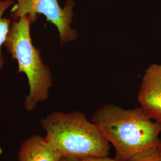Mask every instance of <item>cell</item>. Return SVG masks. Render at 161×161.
Segmentation results:
<instances>
[{"instance_id":"6da1fadb","label":"cell","mask_w":161,"mask_h":161,"mask_svg":"<svg viewBox=\"0 0 161 161\" xmlns=\"http://www.w3.org/2000/svg\"><path fill=\"white\" fill-rule=\"evenodd\" d=\"M92 121L114 146L117 161H131L161 147V122L153 119L141 106L125 109L106 104L94 113Z\"/></svg>"},{"instance_id":"7a4b0ae2","label":"cell","mask_w":161,"mask_h":161,"mask_svg":"<svg viewBox=\"0 0 161 161\" xmlns=\"http://www.w3.org/2000/svg\"><path fill=\"white\" fill-rule=\"evenodd\" d=\"M40 122L45 138L62 156L80 159L109 155V143L82 112H53Z\"/></svg>"},{"instance_id":"3957f363","label":"cell","mask_w":161,"mask_h":161,"mask_svg":"<svg viewBox=\"0 0 161 161\" xmlns=\"http://www.w3.org/2000/svg\"><path fill=\"white\" fill-rule=\"evenodd\" d=\"M34 22L30 15L13 21L4 44L17 61L18 73L25 74L28 80L29 94L25 103L27 111L34 109L39 102L46 100L53 82L50 68L44 63L40 50L32 41L31 25Z\"/></svg>"},{"instance_id":"277c9868","label":"cell","mask_w":161,"mask_h":161,"mask_svg":"<svg viewBox=\"0 0 161 161\" xmlns=\"http://www.w3.org/2000/svg\"><path fill=\"white\" fill-rule=\"evenodd\" d=\"M74 2L69 0L64 8L58 0H17L12 7L11 16L15 20L24 15H30L34 21L37 20V14H42L47 22L54 25L58 29L62 44L75 41L78 33L71 28L74 17Z\"/></svg>"},{"instance_id":"5b68a950","label":"cell","mask_w":161,"mask_h":161,"mask_svg":"<svg viewBox=\"0 0 161 161\" xmlns=\"http://www.w3.org/2000/svg\"><path fill=\"white\" fill-rule=\"evenodd\" d=\"M137 98L150 116L161 122V63L152 64L146 70Z\"/></svg>"},{"instance_id":"8992f818","label":"cell","mask_w":161,"mask_h":161,"mask_svg":"<svg viewBox=\"0 0 161 161\" xmlns=\"http://www.w3.org/2000/svg\"><path fill=\"white\" fill-rule=\"evenodd\" d=\"M62 157L45 137L38 134L26 138L18 153L19 161H60Z\"/></svg>"},{"instance_id":"52a82bcc","label":"cell","mask_w":161,"mask_h":161,"mask_svg":"<svg viewBox=\"0 0 161 161\" xmlns=\"http://www.w3.org/2000/svg\"><path fill=\"white\" fill-rule=\"evenodd\" d=\"M13 3V0H0V71L3 69L5 63L2 52V47L5 43L12 23L10 19L3 17V14L6 10L12 6Z\"/></svg>"},{"instance_id":"ba28073f","label":"cell","mask_w":161,"mask_h":161,"mask_svg":"<svg viewBox=\"0 0 161 161\" xmlns=\"http://www.w3.org/2000/svg\"><path fill=\"white\" fill-rule=\"evenodd\" d=\"M131 161H161V147L147 152Z\"/></svg>"},{"instance_id":"9c48e42d","label":"cell","mask_w":161,"mask_h":161,"mask_svg":"<svg viewBox=\"0 0 161 161\" xmlns=\"http://www.w3.org/2000/svg\"><path fill=\"white\" fill-rule=\"evenodd\" d=\"M80 161H118L115 158L112 159L106 156H97V157H86L80 159Z\"/></svg>"},{"instance_id":"30bf717a","label":"cell","mask_w":161,"mask_h":161,"mask_svg":"<svg viewBox=\"0 0 161 161\" xmlns=\"http://www.w3.org/2000/svg\"><path fill=\"white\" fill-rule=\"evenodd\" d=\"M60 161H80V160L79 159H77L75 158L63 156L60 159Z\"/></svg>"}]
</instances>
